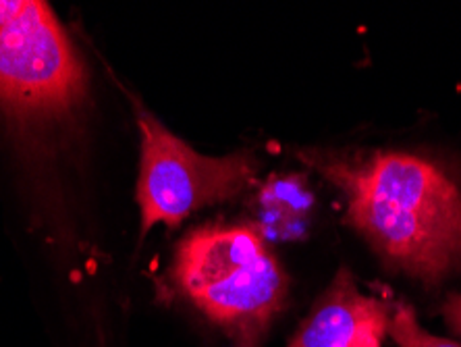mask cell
Returning <instances> with one entry per match:
<instances>
[{
    "instance_id": "cell-5",
    "label": "cell",
    "mask_w": 461,
    "mask_h": 347,
    "mask_svg": "<svg viewBox=\"0 0 461 347\" xmlns=\"http://www.w3.org/2000/svg\"><path fill=\"white\" fill-rule=\"evenodd\" d=\"M389 321V306L362 294L351 270L341 269L287 347H383Z\"/></svg>"
},
{
    "instance_id": "cell-3",
    "label": "cell",
    "mask_w": 461,
    "mask_h": 347,
    "mask_svg": "<svg viewBox=\"0 0 461 347\" xmlns=\"http://www.w3.org/2000/svg\"><path fill=\"white\" fill-rule=\"evenodd\" d=\"M86 73L50 5L0 0V106L17 117L54 119L77 106Z\"/></svg>"
},
{
    "instance_id": "cell-8",
    "label": "cell",
    "mask_w": 461,
    "mask_h": 347,
    "mask_svg": "<svg viewBox=\"0 0 461 347\" xmlns=\"http://www.w3.org/2000/svg\"><path fill=\"white\" fill-rule=\"evenodd\" d=\"M438 310L445 324L461 342V291H447Z\"/></svg>"
},
{
    "instance_id": "cell-2",
    "label": "cell",
    "mask_w": 461,
    "mask_h": 347,
    "mask_svg": "<svg viewBox=\"0 0 461 347\" xmlns=\"http://www.w3.org/2000/svg\"><path fill=\"white\" fill-rule=\"evenodd\" d=\"M171 277L230 347H262L287 306L289 277L254 224H204L183 237Z\"/></svg>"
},
{
    "instance_id": "cell-4",
    "label": "cell",
    "mask_w": 461,
    "mask_h": 347,
    "mask_svg": "<svg viewBox=\"0 0 461 347\" xmlns=\"http://www.w3.org/2000/svg\"><path fill=\"white\" fill-rule=\"evenodd\" d=\"M135 119L141 135L138 198L141 237L156 224L175 227L198 210L240 196L252 186L258 160L252 152L208 156L168 132L138 98Z\"/></svg>"
},
{
    "instance_id": "cell-6",
    "label": "cell",
    "mask_w": 461,
    "mask_h": 347,
    "mask_svg": "<svg viewBox=\"0 0 461 347\" xmlns=\"http://www.w3.org/2000/svg\"><path fill=\"white\" fill-rule=\"evenodd\" d=\"M312 194L300 177H276L262 192V235H297V224L306 223Z\"/></svg>"
},
{
    "instance_id": "cell-7",
    "label": "cell",
    "mask_w": 461,
    "mask_h": 347,
    "mask_svg": "<svg viewBox=\"0 0 461 347\" xmlns=\"http://www.w3.org/2000/svg\"><path fill=\"white\" fill-rule=\"evenodd\" d=\"M389 337L397 343V347H461L457 339L438 337L426 331L418 321L416 310L405 302H399L391 310Z\"/></svg>"
},
{
    "instance_id": "cell-1",
    "label": "cell",
    "mask_w": 461,
    "mask_h": 347,
    "mask_svg": "<svg viewBox=\"0 0 461 347\" xmlns=\"http://www.w3.org/2000/svg\"><path fill=\"white\" fill-rule=\"evenodd\" d=\"M295 156L343 194L349 224L386 267L430 291L461 281V162L370 148Z\"/></svg>"
}]
</instances>
